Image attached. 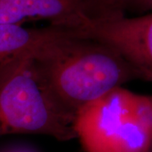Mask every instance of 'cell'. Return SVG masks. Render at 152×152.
Segmentation results:
<instances>
[{"label":"cell","mask_w":152,"mask_h":152,"mask_svg":"<svg viewBox=\"0 0 152 152\" xmlns=\"http://www.w3.org/2000/svg\"><path fill=\"white\" fill-rule=\"evenodd\" d=\"M33 62L55 104L74 120L83 107L115 88L145 80L116 48L74 30L46 45Z\"/></svg>","instance_id":"cell-1"},{"label":"cell","mask_w":152,"mask_h":152,"mask_svg":"<svg viewBox=\"0 0 152 152\" xmlns=\"http://www.w3.org/2000/svg\"><path fill=\"white\" fill-rule=\"evenodd\" d=\"M75 130L86 152H146L152 143V96L115 88L77 113Z\"/></svg>","instance_id":"cell-2"},{"label":"cell","mask_w":152,"mask_h":152,"mask_svg":"<svg viewBox=\"0 0 152 152\" xmlns=\"http://www.w3.org/2000/svg\"><path fill=\"white\" fill-rule=\"evenodd\" d=\"M28 59L0 88V137L43 134L59 141L77 138L75 120L66 116Z\"/></svg>","instance_id":"cell-3"},{"label":"cell","mask_w":152,"mask_h":152,"mask_svg":"<svg viewBox=\"0 0 152 152\" xmlns=\"http://www.w3.org/2000/svg\"><path fill=\"white\" fill-rule=\"evenodd\" d=\"M75 32L116 48L152 82V13L109 20H90Z\"/></svg>","instance_id":"cell-4"},{"label":"cell","mask_w":152,"mask_h":152,"mask_svg":"<svg viewBox=\"0 0 152 152\" xmlns=\"http://www.w3.org/2000/svg\"><path fill=\"white\" fill-rule=\"evenodd\" d=\"M37 20L75 30L88 18L82 0H0V24L21 26Z\"/></svg>","instance_id":"cell-5"},{"label":"cell","mask_w":152,"mask_h":152,"mask_svg":"<svg viewBox=\"0 0 152 152\" xmlns=\"http://www.w3.org/2000/svg\"><path fill=\"white\" fill-rule=\"evenodd\" d=\"M70 31L50 25L44 28H25L0 24V88L46 45Z\"/></svg>","instance_id":"cell-6"},{"label":"cell","mask_w":152,"mask_h":152,"mask_svg":"<svg viewBox=\"0 0 152 152\" xmlns=\"http://www.w3.org/2000/svg\"><path fill=\"white\" fill-rule=\"evenodd\" d=\"M85 14L90 20H109L125 16L121 0H82Z\"/></svg>","instance_id":"cell-7"},{"label":"cell","mask_w":152,"mask_h":152,"mask_svg":"<svg viewBox=\"0 0 152 152\" xmlns=\"http://www.w3.org/2000/svg\"><path fill=\"white\" fill-rule=\"evenodd\" d=\"M122 10L125 12H134L138 14L152 13V0H121Z\"/></svg>","instance_id":"cell-8"},{"label":"cell","mask_w":152,"mask_h":152,"mask_svg":"<svg viewBox=\"0 0 152 152\" xmlns=\"http://www.w3.org/2000/svg\"><path fill=\"white\" fill-rule=\"evenodd\" d=\"M146 152H152V143H151V145H150V147H149V149L147 150Z\"/></svg>","instance_id":"cell-9"},{"label":"cell","mask_w":152,"mask_h":152,"mask_svg":"<svg viewBox=\"0 0 152 152\" xmlns=\"http://www.w3.org/2000/svg\"><path fill=\"white\" fill-rule=\"evenodd\" d=\"M14 152H31V151H17Z\"/></svg>","instance_id":"cell-10"}]
</instances>
